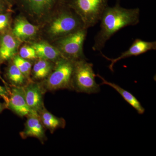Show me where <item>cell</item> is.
Returning a JSON list of instances; mask_svg holds the SVG:
<instances>
[{
  "instance_id": "1",
  "label": "cell",
  "mask_w": 156,
  "mask_h": 156,
  "mask_svg": "<svg viewBox=\"0 0 156 156\" xmlns=\"http://www.w3.org/2000/svg\"><path fill=\"white\" fill-rule=\"evenodd\" d=\"M140 15L138 8L125 9L119 4L112 7L108 6L101 17L100 30L94 38L92 50L101 51L106 42L117 32L126 27L138 24Z\"/></svg>"
},
{
  "instance_id": "2",
  "label": "cell",
  "mask_w": 156,
  "mask_h": 156,
  "mask_svg": "<svg viewBox=\"0 0 156 156\" xmlns=\"http://www.w3.org/2000/svg\"><path fill=\"white\" fill-rule=\"evenodd\" d=\"M93 64L87 59L75 61L72 79L73 90L91 94L100 92V85L95 81Z\"/></svg>"
},
{
  "instance_id": "3",
  "label": "cell",
  "mask_w": 156,
  "mask_h": 156,
  "mask_svg": "<svg viewBox=\"0 0 156 156\" xmlns=\"http://www.w3.org/2000/svg\"><path fill=\"white\" fill-rule=\"evenodd\" d=\"M74 62L64 57L55 62L52 71L42 85L45 92L63 89L73 90L72 79Z\"/></svg>"
},
{
  "instance_id": "4",
  "label": "cell",
  "mask_w": 156,
  "mask_h": 156,
  "mask_svg": "<svg viewBox=\"0 0 156 156\" xmlns=\"http://www.w3.org/2000/svg\"><path fill=\"white\" fill-rule=\"evenodd\" d=\"M60 9L50 23L49 32L53 37L59 38L86 28L81 17L69 6Z\"/></svg>"
},
{
  "instance_id": "5",
  "label": "cell",
  "mask_w": 156,
  "mask_h": 156,
  "mask_svg": "<svg viewBox=\"0 0 156 156\" xmlns=\"http://www.w3.org/2000/svg\"><path fill=\"white\" fill-rule=\"evenodd\" d=\"M108 0H70L69 6L80 16L85 27L89 29L100 21L108 7Z\"/></svg>"
},
{
  "instance_id": "6",
  "label": "cell",
  "mask_w": 156,
  "mask_h": 156,
  "mask_svg": "<svg viewBox=\"0 0 156 156\" xmlns=\"http://www.w3.org/2000/svg\"><path fill=\"white\" fill-rule=\"evenodd\" d=\"M88 30L81 29L58 39L56 48L62 57L73 61L87 59L84 55L83 47Z\"/></svg>"
},
{
  "instance_id": "7",
  "label": "cell",
  "mask_w": 156,
  "mask_h": 156,
  "mask_svg": "<svg viewBox=\"0 0 156 156\" xmlns=\"http://www.w3.org/2000/svg\"><path fill=\"white\" fill-rule=\"evenodd\" d=\"M156 50V41H146L140 39H136L128 50L121 53L116 58H109L101 52L104 58L111 62L108 68L112 72H114V66L118 61L132 56H137L151 50Z\"/></svg>"
},
{
  "instance_id": "8",
  "label": "cell",
  "mask_w": 156,
  "mask_h": 156,
  "mask_svg": "<svg viewBox=\"0 0 156 156\" xmlns=\"http://www.w3.org/2000/svg\"><path fill=\"white\" fill-rule=\"evenodd\" d=\"M23 88L31 112L38 113L44 107L43 95L45 91L41 84L29 81Z\"/></svg>"
},
{
  "instance_id": "9",
  "label": "cell",
  "mask_w": 156,
  "mask_h": 156,
  "mask_svg": "<svg viewBox=\"0 0 156 156\" xmlns=\"http://www.w3.org/2000/svg\"><path fill=\"white\" fill-rule=\"evenodd\" d=\"M7 108L20 117H27L31 112L26 100L23 87L12 86Z\"/></svg>"
},
{
  "instance_id": "10",
  "label": "cell",
  "mask_w": 156,
  "mask_h": 156,
  "mask_svg": "<svg viewBox=\"0 0 156 156\" xmlns=\"http://www.w3.org/2000/svg\"><path fill=\"white\" fill-rule=\"evenodd\" d=\"M23 131L20 133L23 139L28 137L37 138L42 143L46 140L45 128L42 124L38 113L35 112H31L27 116Z\"/></svg>"
},
{
  "instance_id": "11",
  "label": "cell",
  "mask_w": 156,
  "mask_h": 156,
  "mask_svg": "<svg viewBox=\"0 0 156 156\" xmlns=\"http://www.w3.org/2000/svg\"><path fill=\"white\" fill-rule=\"evenodd\" d=\"M22 5L30 14L41 17L60 4L62 0H19Z\"/></svg>"
},
{
  "instance_id": "12",
  "label": "cell",
  "mask_w": 156,
  "mask_h": 156,
  "mask_svg": "<svg viewBox=\"0 0 156 156\" xmlns=\"http://www.w3.org/2000/svg\"><path fill=\"white\" fill-rule=\"evenodd\" d=\"M96 76L100 78L102 81V83L101 85H108L113 88L122 96L126 102H128L133 108L136 110V111L139 114L142 115L145 112V109L141 105L138 99L133 94H131V92L123 89L117 84L107 81L99 74H96Z\"/></svg>"
},
{
  "instance_id": "13",
  "label": "cell",
  "mask_w": 156,
  "mask_h": 156,
  "mask_svg": "<svg viewBox=\"0 0 156 156\" xmlns=\"http://www.w3.org/2000/svg\"><path fill=\"white\" fill-rule=\"evenodd\" d=\"M32 47L35 50L37 57L40 58L55 62L63 57L58 48L44 42L34 43Z\"/></svg>"
},
{
  "instance_id": "14",
  "label": "cell",
  "mask_w": 156,
  "mask_h": 156,
  "mask_svg": "<svg viewBox=\"0 0 156 156\" xmlns=\"http://www.w3.org/2000/svg\"><path fill=\"white\" fill-rule=\"evenodd\" d=\"M42 124L45 129H48L51 133L58 128H63L66 125L63 118H58L53 115L44 107L38 113Z\"/></svg>"
},
{
  "instance_id": "15",
  "label": "cell",
  "mask_w": 156,
  "mask_h": 156,
  "mask_svg": "<svg viewBox=\"0 0 156 156\" xmlns=\"http://www.w3.org/2000/svg\"><path fill=\"white\" fill-rule=\"evenodd\" d=\"M38 27L23 18H19L15 22L13 34L20 39L30 37L37 33Z\"/></svg>"
},
{
  "instance_id": "16",
  "label": "cell",
  "mask_w": 156,
  "mask_h": 156,
  "mask_svg": "<svg viewBox=\"0 0 156 156\" xmlns=\"http://www.w3.org/2000/svg\"><path fill=\"white\" fill-rule=\"evenodd\" d=\"M17 47V42L14 37L9 34L3 36L0 42V58L6 60L12 58Z\"/></svg>"
},
{
  "instance_id": "17",
  "label": "cell",
  "mask_w": 156,
  "mask_h": 156,
  "mask_svg": "<svg viewBox=\"0 0 156 156\" xmlns=\"http://www.w3.org/2000/svg\"><path fill=\"white\" fill-rule=\"evenodd\" d=\"M52 69L53 66L49 61L40 58L34 65L33 75L35 80H44L48 77Z\"/></svg>"
},
{
  "instance_id": "18",
  "label": "cell",
  "mask_w": 156,
  "mask_h": 156,
  "mask_svg": "<svg viewBox=\"0 0 156 156\" xmlns=\"http://www.w3.org/2000/svg\"><path fill=\"white\" fill-rule=\"evenodd\" d=\"M7 76L12 86L23 87L27 83V79L13 62L8 68Z\"/></svg>"
},
{
  "instance_id": "19",
  "label": "cell",
  "mask_w": 156,
  "mask_h": 156,
  "mask_svg": "<svg viewBox=\"0 0 156 156\" xmlns=\"http://www.w3.org/2000/svg\"><path fill=\"white\" fill-rule=\"evenodd\" d=\"M14 63L27 80H29L32 65L30 62L20 56H15L13 59Z\"/></svg>"
},
{
  "instance_id": "20",
  "label": "cell",
  "mask_w": 156,
  "mask_h": 156,
  "mask_svg": "<svg viewBox=\"0 0 156 156\" xmlns=\"http://www.w3.org/2000/svg\"><path fill=\"white\" fill-rule=\"evenodd\" d=\"M20 56L26 59H35L37 57L35 50L32 47L23 46L20 50Z\"/></svg>"
},
{
  "instance_id": "21",
  "label": "cell",
  "mask_w": 156,
  "mask_h": 156,
  "mask_svg": "<svg viewBox=\"0 0 156 156\" xmlns=\"http://www.w3.org/2000/svg\"><path fill=\"white\" fill-rule=\"evenodd\" d=\"M10 94V88H7L5 86H0V96L4 99L6 104L9 103Z\"/></svg>"
},
{
  "instance_id": "22",
  "label": "cell",
  "mask_w": 156,
  "mask_h": 156,
  "mask_svg": "<svg viewBox=\"0 0 156 156\" xmlns=\"http://www.w3.org/2000/svg\"><path fill=\"white\" fill-rule=\"evenodd\" d=\"M9 18L5 14H0V31L5 29L8 26Z\"/></svg>"
},
{
  "instance_id": "23",
  "label": "cell",
  "mask_w": 156,
  "mask_h": 156,
  "mask_svg": "<svg viewBox=\"0 0 156 156\" xmlns=\"http://www.w3.org/2000/svg\"><path fill=\"white\" fill-rule=\"evenodd\" d=\"M6 108H7V105L5 102L4 103H2V102L0 101V113L2 112Z\"/></svg>"
},
{
  "instance_id": "24",
  "label": "cell",
  "mask_w": 156,
  "mask_h": 156,
  "mask_svg": "<svg viewBox=\"0 0 156 156\" xmlns=\"http://www.w3.org/2000/svg\"><path fill=\"white\" fill-rule=\"evenodd\" d=\"M0 79L2 80V81L3 83L5 84V86L6 87H7V88L10 89V88H9V86H8V84H7V83L5 82V81L3 80V78L2 77V76H1V74H0Z\"/></svg>"
},
{
  "instance_id": "25",
  "label": "cell",
  "mask_w": 156,
  "mask_h": 156,
  "mask_svg": "<svg viewBox=\"0 0 156 156\" xmlns=\"http://www.w3.org/2000/svg\"><path fill=\"white\" fill-rule=\"evenodd\" d=\"M2 10V3L0 2V12Z\"/></svg>"
},
{
  "instance_id": "26",
  "label": "cell",
  "mask_w": 156,
  "mask_h": 156,
  "mask_svg": "<svg viewBox=\"0 0 156 156\" xmlns=\"http://www.w3.org/2000/svg\"><path fill=\"white\" fill-rule=\"evenodd\" d=\"M6 1H8V2H11L12 0H6Z\"/></svg>"
}]
</instances>
